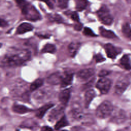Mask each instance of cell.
<instances>
[{"mask_svg": "<svg viewBox=\"0 0 131 131\" xmlns=\"http://www.w3.org/2000/svg\"><path fill=\"white\" fill-rule=\"evenodd\" d=\"M30 52L26 49L21 50L16 53L6 54L2 61V66L6 67H13L21 65L30 59Z\"/></svg>", "mask_w": 131, "mask_h": 131, "instance_id": "1", "label": "cell"}, {"mask_svg": "<svg viewBox=\"0 0 131 131\" xmlns=\"http://www.w3.org/2000/svg\"><path fill=\"white\" fill-rule=\"evenodd\" d=\"M114 107L112 103L108 101H104L97 107L96 111V115L98 118L104 119L111 115Z\"/></svg>", "mask_w": 131, "mask_h": 131, "instance_id": "2", "label": "cell"}, {"mask_svg": "<svg viewBox=\"0 0 131 131\" xmlns=\"http://www.w3.org/2000/svg\"><path fill=\"white\" fill-rule=\"evenodd\" d=\"M11 93L15 97H23L27 93V84L21 79L16 80L12 85Z\"/></svg>", "mask_w": 131, "mask_h": 131, "instance_id": "3", "label": "cell"}, {"mask_svg": "<svg viewBox=\"0 0 131 131\" xmlns=\"http://www.w3.org/2000/svg\"><path fill=\"white\" fill-rule=\"evenodd\" d=\"M71 108V115L74 119L81 120L84 118V115L79 100L77 99L73 101Z\"/></svg>", "mask_w": 131, "mask_h": 131, "instance_id": "4", "label": "cell"}, {"mask_svg": "<svg viewBox=\"0 0 131 131\" xmlns=\"http://www.w3.org/2000/svg\"><path fill=\"white\" fill-rule=\"evenodd\" d=\"M97 14L100 20L104 24L110 25L113 21V18L110 10L105 5H102L97 11Z\"/></svg>", "mask_w": 131, "mask_h": 131, "instance_id": "5", "label": "cell"}, {"mask_svg": "<svg viewBox=\"0 0 131 131\" xmlns=\"http://www.w3.org/2000/svg\"><path fill=\"white\" fill-rule=\"evenodd\" d=\"M129 84V80L126 76H120L115 85V92L118 95H122Z\"/></svg>", "mask_w": 131, "mask_h": 131, "instance_id": "6", "label": "cell"}, {"mask_svg": "<svg viewBox=\"0 0 131 131\" xmlns=\"http://www.w3.org/2000/svg\"><path fill=\"white\" fill-rule=\"evenodd\" d=\"M111 80L106 77H102L97 81L96 86L102 94H107L111 87Z\"/></svg>", "mask_w": 131, "mask_h": 131, "instance_id": "7", "label": "cell"}, {"mask_svg": "<svg viewBox=\"0 0 131 131\" xmlns=\"http://www.w3.org/2000/svg\"><path fill=\"white\" fill-rule=\"evenodd\" d=\"M112 117L111 118V121L116 123L120 124L125 121L126 116L125 113L124 111L121 109H115L113 110L112 114Z\"/></svg>", "mask_w": 131, "mask_h": 131, "instance_id": "8", "label": "cell"}, {"mask_svg": "<svg viewBox=\"0 0 131 131\" xmlns=\"http://www.w3.org/2000/svg\"><path fill=\"white\" fill-rule=\"evenodd\" d=\"M51 91L49 89L43 88L37 90L33 94V98L37 101L43 102L51 96Z\"/></svg>", "mask_w": 131, "mask_h": 131, "instance_id": "9", "label": "cell"}, {"mask_svg": "<svg viewBox=\"0 0 131 131\" xmlns=\"http://www.w3.org/2000/svg\"><path fill=\"white\" fill-rule=\"evenodd\" d=\"M65 105L61 104L51 111L48 115L49 121L53 122L59 118L63 114L64 110Z\"/></svg>", "mask_w": 131, "mask_h": 131, "instance_id": "10", "label": "cell"}, {"mask_svg": "<svg viewBox=\"0 0 131 131\" xmlns=\"http://www.w3.org/2000/svg\"><path fill=\"white\" fill-rule=\"evenodd\" d=\"M94 74L95 70L93 69H84L81 70L78 72L77 74V77L81 81H85L93 76Z\"/></svg>", "mask_w": 131, "mask_h": 131, "instance_id": "11", "label": "cell"}, {"mask_svg": "<svg viewBox=\"0 0 131 131\" xmlns=\"http://www.w3.org/2000/svg\"><path fill=\"white\" fill-rule=\"evenodd\" d=\"M104 49L107 56L111 59H115L120 51L112 44L106 43L104 45Z\"/></svg>", "mask_w": 131, "mask_h": 131, "instance_id": "12", "label": "cell"}, {"mask_svg": "<svg viewBox=\"0 0 131 131\" xmlns=\"http://www.w3.org/2000/svg\"><path fill=\"white\" fill-rule=\"evenodd\" d=\"M63 74L57 72L50 75L47 79V82L52 85H56L61 83L62 79Z\"/></svg>", "mask_w": 131, "mask_h": 131, "instance_id": "13", "label": "cell"}, {"mask_svg": "<svg viewBox=\"0 0 131 131\" xmlns=\"http://www.w3.org/2000/svg\"><path fill=\"white\" fill-rule=\"evenodd\" d=\"M71 95V90L70 89H66L62 91L59 94L58 98L61 104L66 105L68 103Z\"/></svg>", "mask_w": 131, "mask_h": 131, "instance_id": "14", "label": "cell"}, {"mask_svg": "<svg viewBox=\"0 0 131 131\" xmlns=\"http://www.w3.org/2000/svg\"><path fill=\"white\" fill-rule=\"evenodd\" d=\"M15 1L20 8L22 13L25 15H27L32 8L30 7L29 3L25 0H15Z\"/></svg>", "mask_w": 131, "mask_h": 131, "instance_id": "15", "label": "cell"}, {"mask_svg": "<svg viewBox=\"0 0 131 131\" xmlns=\"http://www.w3.org/2000/svg\"><path fill=\"white\" fill-rule=\"evenodd\" d=\"M96 95V92L93 89H89L85 92L84 95V106L85 108L89 107L91 102Z\"/></svg>", "mask_w": 131, "mask_h": 131, "instance_id": "16", "label": "cell"}, {"mask_svg": "<svg viewBox=\"0 0 131 131\" xmlns=\"http://www.w3.org/2000/svg\"><path fill=\"white\" fill-rule=\"evenodd\" d=\"M53 105H54V104L52 103H47V104L42 105V106L39 107L36 111V112L35 113L36 116L37 117H38V118H40V119L42 118L44 116V115H45L46 112L50 108H51Z\"/></svg>", "mask_w": 131, "mask_h": 131, "instance_id": "17", "label": "cell"}, {"mask_svg": "<svg viewBox=\"0 0 131 131\" xmlns=\"http://www.w3.org/2000/svg\"><path fill=\"white\" fill-rule=\"evenodd\" d=\"M73 74L66 73L63 74L62 79L60 83V86L62 88H65L72 84L73 80Z\"/></svg>", "mask_w": 131, "mask_h": 131, "instance_id": "18", "label": "cell"}, {"mask_svg": "<svg viewBox=\"0 0 131 131\" xmlns=\"http://www.w3.org/2000/svg\"><path fill=\"white\" fill-rule=\"evenodd\" d=\"M33 29L32 25L28 23H24L21 24L17 28L16 33L18 34H22L27 32L32 31Z\"/></svg>", "mask_w": 131, "mask_h": 131, "instance_id": "19", "label": "cell"}, {"mask_svg": "<svg viewBox=\"0 0 131 131\" xmlns=\"http://www.w3.org/2000/svg\"><path fill=\"white\" fill-rule=\"evenodd\" d=\"M12 110L13 112L18 114H25L32 111V110L31 108L24 105L18 104H14L12 106Z\"/></svg>", "mask_w": 131, "mask_h": 131, "instance_id": "20", "label": "cell"}, {"mask_svg": "<svg viewBox=\"0 0 131 131\" xmlns=\"http://www.w3.org/2000/svg\"><path fill=\"white\" fill-rule=\"evenodd\" d=\"M80 43L79 42H71L68 46V51L70 55L73 57L76 54L79 47Z\"/></svg>", "mask_w": 131, "mask_h": 131, "instance_id": "21", "label": "cell"}, {"mask_svg": "<svg viewBox=\"0 0 131 131\" xmlns=\"http://www.w3.org/2000/svg\"><path fill=\"white\" fill-rule=\"evenodd\" d=\"M99 31H100V34L102 36H103L105 38H114L116 37V35L113 31H112L111 30H106L102 27H101L99 28Z\"/></svg>", "mask_w": 131, "mask_h": 131, "instance_id": "22", "label": "cell"}, {"mask_svg": "<svg viewBox=\"0 0 131 131\" xmlns=\"http://www.w3.org/2000/svg\"><path fill=\"white\" fill-rule=\"evenodd\" d=\"M69 125L68 121L66 118V117L63 115L62 117H61V118L59 119V120L56 122V124L55 125V129L56 130H58L60 129L61 128H62L63 127H65Z\"/></svg>", "mask_w": 131, "mask_h": 131, "instance_id": "23", "label": "cell"}, {"mask_svg": "<svg viewBox=\"0 0 131 131\" xmlns=\"http://www.w3.org/2000/svg\"><path fill=\"white\" fill-rule=\"evenodd\" d=\"M43 80L42 79L38 78L34 81L30 85V90L31 91H34L38 89L43 84Z\"/></svg>", "mask_w": 131, "mask_h": 131, "instance_id": "24", "label": "cell"}, {"mask_svg": "<svg viewBox=\"0 0 131 131\" xmlns=\"http://www.w3.org/2000/svg\"><path fill=\"white\" fill-rule=\"evenodd\" d=\"M56 51V47L54 45L51 43L46 44L42 48L41 50L42 53H54Z\"/></svg>", "mask_w": 131, "mask_h": 131, "instance_id": "25", "label": "cell"}, {"mask_svg": "<svg viewBox=\"0 0 131 131\" xmlns=\"http://www.w3.org/2000/svg\"><path fill=\"white\" fill-rule=\"evenodd\" d=\"M87 5V0H76V8L78 11H81L85 9Z\"/></svg>", "mask_w": 131, "mask_h": 131, "instance_id": "26", "label": "cell"}, {"mask_svg": "<svg viewBox=\"0 0 131 131\" xmlns=\"http://www.w3.org/2000/svg\"><path fill=\"white\" fill-rule=\"evenodd\" d=\"M121 64L126 70H130L131 66L129 63V58L127 55H123L120 59Z\"/></svg>", "mask_w": 131, "mask_h": 131, "instance_id": "27", "label": "cell"}, {"mask_svg": "<svg viewBox=\"0 0 131 131\" xmlns=\"http://www.w3.org/2000/svg\"><path fill=\"white\" fill-rule=\"evenodd\" d=\"M122 32L123 34L127 37H131V28L128 24H124L122 27Z\"/></svg>", "mask_w": 131, "mask_h": 131, "instance_id": "28", "label": "cell"}, {"mask_svg": "<svg viewBox=\"0 0 131 131\" xmlns=\"http://www.w3.org/2000/svg\"><path fill=\"white\" fill-rule=\"evenodd\" d=\"M83 33L86 36H92V37H94V36H96L97 35H96L93 31H92V30L88 27H85L84 28L83 31Z\"/></svg>", "mask_w": 131, "mask_h": 131, "instance_id": "29", "label": "cell"}, {"mask_svg": "<svg viewBox=\"0 0 131 131\" xmlns=\"http://www.w3.org/2000/svg\"><path fill=\"white\" fill-rule=\"evenodd\" d=\"M69 0H57L58 6L61 9L66 8L68 6Z\"/></svg>", "mask_w": 131, "mask_h": 131, "instance_id": "30", "label": "cell"}, {"mask_svg": "<svg viewBox=\"0 0 131 131\" xmlns=\"http://www.w3.org/2000/svg\"><path fill=\"white\" fill-rule=\"evenodd\" d=\"M22 125L25 127H28V128H33L34 126H36V124L34 123V121H31L30 120H27L26 121H24Z\"/></svg>", "mask_w": 131, "mask_h": 131, "instance_id": "31", "label": "cell"}, {"mask_svg": "<svg viewBox=\"0 0 131 131\" xmlns=\"http://www.w3.org/2000/svg\"><path fill=\"white\" fill-rule=\"evenodd\" d=\"M94 58L96 62L97 63L103 62L105 60V59L103 57V56L100 53L95 55V56H94Z\"/></svg>", "mask_w": 131, "mask_h": 131, "instance_id": "32", "label": "cell"}, {"mask_svg": "<svg viewBox=\"0 0 131 131\" xmlns=\"http://www.w3.org/2000/svg\"><path fill=\"white\" fill-rule=\"evenodd\" d=\"M71 17L73 20L77 21V23L79 22V18L76 12H72L71 13Z\"/></svg>", "mask_w": 131, "mask_h": 131, "instance_id": "33", "label": "cell"}, {"mask_svg": "<svg viewBox=\"0 0 131 131\" xmlns=\"http://www.w3.org/2000/svg\"><path fill=\"white\" fill-rule=\"evenodd\" d=\"M109 73H110V72H109V71H107V70H101V71L99 72V76L100 77H104V76H106V75H107Z\"/></svg>", "mask_w": 131, "mask_h": 131, "instance_id": "34", "label": "cell"}, {"mask_svg": "<svg viewBox=\"0 0 131 131\" xmlns=\"http://www.w3.org/2000/svg\"><path fill=\"white\" fill-rule=\"evenodd\" d=\"M40 1L45 2V3L47 5V6H48L49 8H50L51 9H53V7H54L53 4V3L51 2L50 0H40Z\"/></svg>", "mask_w": 131, "mask_h": 131, "instance_id": "35", "label": "cell"}, {"mask_svg": "<svg viewBox=\"0 0 131 131\" xmlns=\"http://www.w3.org/2000/svg\"><path fill=\"white\" fill-rule=\"evenodd\" d=\"M82 28V24L78 22L74 26V29L76 31H80Z\"/></svg>", "mask_w": 131, "mask_h": 131, "instance_id": "36", "label": "cell"}, {"mask_svg": "<svg viewBox=\"0 0 131 131\" xmlns=\"http://www.w3.org/2000/svg\"><path fill=\"white\" fill-rule=\"evenodd\" d=\"M40 131H53V130L51 127L49 126H44L41 128Z\"/></svg>", "mask_w": 131, "mask_h": 131, "instance_id": "37", "label": "cell"}, {"mask_svg": "<svg viewBox=\"0 0 131 131\" xmlns=\"http://www.w3.org/2000/svg\"><path fill=\"white\" fill-rule=\"evenodd\" d=\"M54 20L57 23H61L62 21V18L59 15H56L54 17Z\"/></svg>", "mask_w": 131, "mask_h": 131, "instance_id": "38", "label": "cell"}, {"mask_svg": "<svg viewBox=\"0 0 131 131\" xmlns=\"http://www.w3.org/2000/svg\"><path fill=\"white\" fill-rule=\"evenodd\" d=\"M7 25H8V24H7V22L6 21H5V20H4L3 19H1V26L2 27H6Z\"/></svg>", "mask_w": 131, "mask_h": 131, "instance_id": "39", "label": "cell"}, {"mask_svg": "<svg viewBox=\"0 0 131 131\" xmlns=\"http://www.w3.org/2000/svg\"><path fill=\"white\" fill-rule=\"evenodd\" d=\"M37 36L39 37H41V38H48L50 37V35H37Z\"/></svg>", "mask_w": 131, "mask_h": 131, "instance_id": "40", "label": "cell"}, {"mask_svg": "<svg viewBox=\"0 0 131 131\" xmlns=\"http://www.w3.org/2000/svg\"><path fill=\"white\" fill-rule=\"evenodd\" d=\"M126 2H127V3L131 4V0H126Z\"/></svg>", "mask_w": 131, "mask_h": 131, "instance_id": "41", "label": "cell"}, {"mask_svg": "<svg viewBox=\"0 0 131 131\" xmlns=\"http://www.w3.org/2000/svg\"><path fill=\"white\" fill-rule=\"evenodd\" d=\"M101 131H110V130L107 128H104L103 130H102Z\"/></svg>", "mask_w": 131, "mask_h": 131, "instance_id": "42", "label": "cell"}, {"mask_svg": "<svg viewBox=\"0 0 131 131\" xmlns=\"http://www.w3.org/2000/svg\"><path fill=\"white\" fill-rule=\"evenodd\" d=\"M61 131H68V130H61Z\"/></svg>", "mask_w": 131, "mask_h": 131, "instance_id": "43", "label": "cell"}]
</instances>
